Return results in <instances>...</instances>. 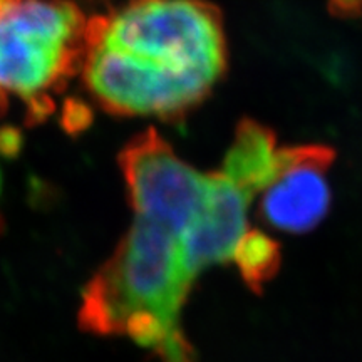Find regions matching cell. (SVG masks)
Wrapping results in <instances>:
<instances>
[{"instance_id":"3","label":"cell","mask_w":362,"mask_h":362,"mask_svg":"<svg viewBox=\"0 0 362 362\" xmlns=\"http://www.w3.org/2000/svg\"><path fill=\"white\" fill-rule=\"evenodd\" d=\"M88 25L74 0H0V116L12 103L42 121L83 71Z\"/></svg>"},{"instance_id":"10","label":"cell","mask_w":362,"mask_h":362,"mask_svg":"<svg viewBox=\"0 0 362 362\" xmlns=\"http://www.w3.org/2000/svg\"><path fill=\"white\" fill-rule=\"evenodd\" d=\"M0 187H2V176H0Z\"/></svg>"},{"instance_id":"1","label":"cell","mask_w":362,"mask_h":362,"mask_svg":"<svg viewBox=\"0 0 362 362\" xmlns=\"http://www.w3.org/2000/svg\"><path fill=\"white\" fill-rule=\"evenodd\" d=\"M225 69L223 21L206 0H126L89 19L81 72L110 115L181 119Z\"/></svg>"},{"instance_id":"9","label":"cell","mask_w":362,"mask_h":362,"mask_svg":"<svg viewBox=\"0 0 362 362\" xmlns=\"http://www.w3.org/2000/svg\"><path fill=\"white\" fill-rule=\"evenodd\" d=\"M84 2H88V4H94V6H106V7H110L111 11L112 8H116V7H119V0H84ZM126 0H121V4H124Z\"/></svg>"},{"instance_id":"6","label":"cell","mask_w":362,"mask_h":362,"mask_svg":"<svg viewBox=\"0 0 362 362\" xmlns=\"http://www.w3.org/2000/svg\"><path fill=\"white\" fill-rule=\"evenodd\" d=\"M250 200V194L220 171L210 173L203 211L181 240V259L192 282L208 267L232 259L245 233Z\"/></svg>"},{"instance_id":"5","label":"cell","mask_w":362,"mask_h":362,"mask_svg":"<svg viewBox=\"0 0 362 362\" xmlns=\"http://www.w3.org/2000/svg\"><path fill=\"white\" fill-rule=\"evenodd\" d=\"M334 160V149L320 144L280 148L279 173L265 188L260 218L288 233L314 230L330 208L332 194L325 173Z\"/></svg>"},{"instance_id":"7","label":"cell","mask_w":362,"mask_h":362,"mask_svg":"<svg viewBox=\"0 0 362 362\" xmlns=\"http://www.w3.org/2000/svg\"><path fill=\"white\" fill-rule=\"evenodd\" d=\"M279 151L277 138L267 126L243 119L237 126L220 173L253 197L277 176Z\"/></svg>"},{"instance_id":"8","label":"cell","mask_w":362,"mask_h":362,"mask_svg":"<svg viewBox=\"0 0 362 362\" xmlns=\"http://www.w3.org/2000/svg\"><path fill=\"white\" fill-rule=\"evenodd\" d=\"M232 259L247 287L260 296L282 267V245L260 230H250L238 240Z\"/></svg>"},{"instance_id":"4","label":"cell","mask_w":362,"mask_h":362,"mask_svg":"<svg viewBox=\"0 0 362 362\" xmlns=\"http://www.w3.org/2000/svg\"><path fill=\"white\" fill-rule=\"evenodd\" d=\"M117 163L134 215L158 221L183 240L205 206L210 175L181 160L155 128L131 138Z\"/></svg>"},{"instance_id":"2","label":"cell","mask_w":362,"mask_h":362,"mask_svg":"<svg viewBox=\"0 0 362 362\" xmlns=\"http://www.w3.org/2000/svg\"><path fill=\"white\" fill-rule=\"evenodd\" d=\"M192 280L181 238L155 220H134L83 291L79 325L96 336L129 337L160 362H194L180 327Z\"/></svg>"}]
</instances>
